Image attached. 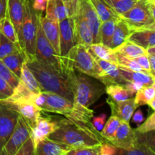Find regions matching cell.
<instances>
[{
	"label": "cell",
	"instance_id": "cell-43",
	"mask_svg": "<svg viewBox=\"0 0 155 155\" xmlns=\"http://www.w3.org/2000/svg\"><path fill=\"white\" fill-rule=\"evenodd\" d=\"M15 155H35V147L31 138H29Z\"/></svg>",
	"mask_w": 155,
	"mask_h": 155
},
{
	"label": "cell",
	"instance_id": "cell-13",
	"mask_svg": "<svg viewBox=\"0 0 155 155\" xmlns=\"http://www.w3.org/2000/svg\"><path fill=\"white\" fill-rule=\"evenodd\" d=\"M59 27V55L62 60L68 57V54L76 45L74 38V19L68 18L58 22Z\"/></svg>",
	"mask_w": 155,
	"mask_h": 155
},
{
	"label": "cell",
	"instance_id": "cell-18",
	"mask_svg": "<svg viewBox=\"0 0 155 155\" xmlns=\"http://www.w3.org/2000/svg\"><path fill=\"white\" fill-rule=\"evenodd\" d=\"M18 36L19 45L21 42V27L24 15V0H8L7 13ZM22 49V48H21Z\"/></svg>",
	"mask_w": 155,
	"mask_h": 155
},
{
	"label": "cell",
	"instance_id": "cell-36",
	"mask_svg": "<svg viewBox=\"0 0 155 155\" xmlns=\"http://www.w3.org/2000/svg\"><path fill=\"white\" fill-rule=\"evenodd\" d=\"M119 16L128 12L138 0H104Z\"/></svg>",
	"mask_w": 155,
	"mask_h": 155
},
{
	"label": "cell",
	"instance_id": "cell-14",
	"mask_svg": "<svg viewBox=\"0 0 155 155\" xmlns=\"http://www.w3.org/2000/svg\"><path fill=\"white\" fill-rule=\"evenodd\" d=\"M94 58L101 71L98 80L101 81L104 86H107L113 84L125 85L127 83L123 78L120 71V68L117 64L101 60L98 58Z\"/></svg>",
	"mask_w": 155,
	"mask_h": 155
},
{
	"label": "cell",
	"instance_id": "cell-4",
	"mask_svg": "<svg viewBox=\"0 0 155 155\" xmlns=\"http://www.w3.org/2000/svg\"><path fill=\"white\" fill-rule=\"evenodd\" d=\"M65 73L74 94V102L89 107L105 93L106 86L101 81L77 71L71 64L66 65Z\"/></svg>",
	"mask_w": 155,
	"mask_h": 155
},
{
	"label": "cell",
	"instance_id": "cell-9",
	"mask_svg": "<svg viewBox=\"0 0 155 155\" xmlns=\"http://www.w3.org/2000/svg\"><path fill=\"white\" fill-rule=\"evenodd\" d=\"M31 127L22 116L19 114L16 127L10 139L0 151V155H15L24 142L30 137Z\"/></svg>",
	"mask_w": 155,
	"mask_h": 155
},
{
	"label": "cell",
	"instance_id": "cell-34",
	"mask_svg": "<svg viewBox=\"0 0 155 155\" xmlns=\"http://www.w3.org/2000/svg\"><path fill=\"white\" fill-rule=\"evenodd\" d=\"M0 32L12 42L20 45L15 27L7 14L2 19L0 20Z\"/></svg>",
	"mask_w": 155,
	"mask_h": 155
},
{
	"label": "cell",
	"instance_id": "cell-55",
	"mask_svg": "<svg viewBox=\"0 0 155 155\" xmlns=\"http://www.w3.org/2000/svg\"><path fill=\"white\" fill-rule=\"evenodd\" d=\"M64 2H67V1H70V0H63Z\"/></svg>",
	"mask_w": 155,
	"mask_h": 155
},
{
	"label": "cell",
	"instance_id": "cell-50",
	"mask_svg": "<svg viewBox=\"0 0 155 155\" xmlns=\"http://www.w3.org/2000/svg\"><path fill=\"white\" fill-rule=\"evenodd\" d=\"M33 7L37 12H43L46 8L48 0H32Z\"/></svg>",
	"mask_w": 155,
	"mask_h": 155
},
{
	"label": "cell",
	"instance_id": "cell-22",
	"mask_svg": "<svg viewBox=\"0 0 155 155\" xmlns=\"http://www.w3.org/2000/svg\"><path fill=\"white\" fill-rule=\"evenodd\" d=\"M145 50L150 47L155 46V30L141 29L133 31L128 39Z\"/></svg>",
	"mask_w": 155,
	"mask_h": 155
},
{
	"label": "cell",
	"instance_id": "cell-41",
	"mask_svg": "<svg viewBox=\"0 0 155 155\" xmlns=\"http://www.w3.org/2000/svg\"><path fill=\"white\" fill-rule=\"evenodd\" d=\"M136 130V132L139 133H146L149 132L154 131L155 130V113L153 112L146 120L141 124Z\"/></svg>",
	"mask_w": 155,
	"mask_h": 155
},
{
	"label": "cell",
	"instance_id": "cell-20",
	"mask_svg": "<svg viewBox=\"0 0 155 155\" xmlns=\"http://www.w3.org/2000/svg\"><path fill=\"white\" fill-rule=\"evenodd\" d=\"M41 27L45 37L50 42L54 51L59 54V27L58 21L42 17H39Z\"/></svg>",
	"mask_w": 155,
	"mask_h": 155
},
{
	"label": "cell",
	"instance_id": "cell-6",
	"mask_svg": "<svg viewBox=\"0 0 155 155\" xmlns=\"http://www.w3.org/2000/svg\"><path fill=\"white\" fill-rule=\"evenodd\" d=\"M24 15L21 27V48L27 56H34L36 32L39 15L42 12H37L33 7L32 0H24Z\"/></svg>",
	"mask_w": 155,
	"mask_h": 155
},
{
	"label": "cell",
	"instance_id": "cell-38",
	"mask_svg": "<svg viewBox=\"0 0 155 155\" xmlns=\"http://www.w3.org/2000/svg\"><path fill=\"white\" fill-rule=\"evenodd\" d=\"M117 54V65L120 68H124V69L130 70L132 71H136V72H144L147 73L142 69L140 65L133 58L126 57L122 54ZM148 74V73H147Z\"/></svg>",
	"mask_w": 155,
	"mask_h": 155
},
{
	"label": "cell",
	"instance_id": "cell-8",
	"mask_svg": "<svg viewBox=\"0 0 155 155\" xmlns=\"http://www.w3.org/2000/svg\"><path fill=\"white\" fill-rule=\"evenodd\" d=\"M34 57L38 61L50 65L57 71L65 73L66 65L64 64L60 55L54 51L47 38L45 37L41 27L40 20L39 21L37 32H36Z\"/></svg>",
	"mask_w": 155,
	"mask_h": 155
},
{
	"label": "cell",
	"instance_id": "cell-24",
	"mask_svg": "<svg viewBox=\"0 0 155 155\" xmlns=\"http://www.w3.org/2000/svg\"><path fill=\"white\" fill-rule=\"evenodd\" d=\"M25 60L26 55L24 51L22 50H18L5 57L2 59V61L15 75L20 79L21 68Z\"/></svg>",
	"mask_w": 155,
	"mask_h": 155
},
{
	"label": "cell",
	"instance_id": "cell-2",
	"mask_svg": "<svg viewBox=\"0 0 155 155\" xmlns=\"http://www.w3.org/2000/svg\"><path fill=\"white\" fill-rule=\"evenodd\" d=\"M34 104L43 112L63 115L68 119L93 127L92 124L93 110L72 102L61 95L52 92H40L36 94Z\"/></svg>",
	"mask_w": 155,
	"mask_h": 155
},
{
	"label": "cell",
	"instance_id": "cell-3",
	"mask_svg": "<svg viewBox=\"0 0 155 155\" xmlns=\"http://www.w3.org/2000/svg\"><path fill=\"white\" fill-rule=\"evenodd\" d=\"M25 63L36 78L42 92L58 94L74 102V94L66 73L57 71L50 65L38 61L34 56L26 57Z\"/></svg>",
	"mask_w": 155,
	"mask_h": 155
},
{
	"label": "cell",
	"instance_id": "cell-23",
	"mask_svg": "<svg viewBox=\"0 0 155 155\" xmlns=\"http://www.w3.org/2000/svg\"><path fill=\"white\" fill-rule=\"evenodd\" d=\"M133 32V31L130 29L128 24L122 18H120L116 21L114 32L113 36H112L110 48L115 49L116 48H117L123 42L128 39L129 36L131 35Z\"/></svg>",
	"mask_w": 155,
	"mask_h": 155
},
{
	"label": "cell",
	"instance_id": "cell-35",
	"mask_svg": "<svg viewBox=\"0 0 155 155\" xmlns=\"http://www.w3.org/2000/svg\"><path fill=\"white\" fill-rule=\"evenodd\" d=\"M114 155H155L154 150L143 145H136L132 148H117Z\"/></svg>",
	"mask_w": 155,
	"mask_h": 155
},
{
	"label": "cell",
	"instance_id": "cell-10",
	"mask_svg": "<svg viewBox=\"0 0 155 155\" xmlns=\"http://www.w3.org/2000/svg\"><path fill=\"white\" fill-rule=\"evenodd\" d=\"M0 102L16 110L21 116L27 120L31 127L42 113V110L34 104V98H12L8 97L6 99L0 101Z\"/></svg>",
	"mask_w": 155,
	"mask_h": 155
},
{
	"label": "cell",
	"instance_id": "cell-11",
	"mask_svg": "<svg viewBox=\"0 0 155 155\" xmlns=\"http://www.w3.org/2000/svg\"><path fill=\"white\" fill-rule=\"evenodd\" d=\"M58 127V116L48 115L42 111L34 125L31 127V138L36 148L39 142L47 139L50 134L55 131Z\"/></svg>",
	"mask_w": 155,
	"mask_h": 155
},
{
	"label": "cell",
	"instance_id": "cell-5",
	"mask_svg": "<svg viewBox=\"0 0 155 155\" xmlns=\"http://www.w3.org/2000/svg\"><path fill=\"white\" fill-rule=\"evenodd\" d=\"M155 0H138L128 12L121 15L133 31L141 29L155 30Z\"/></svg>",
	"mask_w": 155,
	"mask_h": 155
},
{
	"label": "cell",
	"instance_id": "cell-52",
	"mask_svg": "<svg viewBox=\"0 0 155 155\" xmlns=\"http://www.w3.org/2000/svg\"><path fill=\"white\" fill-rule=\"evenodd\" d=\"M8 0H0V20L2 19L7 13Z\"/></svg>",
	"mask_w": 155,
	"mask_h": 155
},
{
	"label": "cell",
	"instance_id": "cell-17",
	"mask_svg": "<svg viewBox=\"0 0 155 155\" xmlns=\"http://www.w3.org/2000/svg\"><path fill=\"white\" fill-rule=\"evenodd\" d=\"M79 7L90 27L93 36V43H99L101 42L99 30L101 21L96 12L89 0H79Z\"/></svg>",
	"mask_w": 155,
	"mask_h": 155
},
{
	"label": "cell",
	"instance_id": "cell-26",
	"mask_svg": "<svg viewBox=\"0 0 155 155\" xmlns=\"http://www.w3.org/2000/svg\"><path fill=\"white\" fill-rule=\"evenodd\" d=\"M120 68V67H119ZM120 71L123 78L127 82H136L143 84L145 86L154 85V77L147 73L136 72L120 68Z\"/></svg>",
	"mask_w": 155,
	"mask_h": 155
},
{
	"label": "cell",
	"instance_id": "cell-47",
	"mask_svg": "<svg viewBox=\"0 0 155 155\" xmlns=\"http://www.w3.org/2000/svg\"><path fill=\"white\" fill-rule=\"evenodd\" d=\"M139 65H140L141 68L147 72L148 74H151L152 75L153 77H154V74H152V71H151V66H150V64H149V61H148V56L146 54L145 55H142V56H139V57L136 58H133Z\"/></svg>",
	"mask_w": 155,
	"mask_h": 155
},
{
	"label": "cell",
	"instance_id": "cell-29",
	"mask_svg": "<svg viewBox=\"0 0 155 155\" xmlns=\"http://www.w3.org/2000/svg\"><path fill=\"white\" fill-rule=\"evenodd\" d=\"M105 93L108 98L114 101H123L133 98V95L129 92L124 85L113 84L106 86Z\"/></svg>",
	"mask_w": 155,
	"mask_h": 155
},
{
	"label": "cell",
	"instance_id": "cell-45",
	"mask_svg": "<svg viewBox=\"0 0 155 155\" xmlns=\"http://www.w3.org/2000/svg\"><path fill=\"white\" fill-rule=\"evenodd\" d=\"M68 18H74L79 11V0H70L64 2Z\"/></svg>",
	"mask_w": 155,
	"mask_h": 155
},
{
	"label": "cell",
	"instance_id": "cell-37",
	"mask_svg": "<svg viewBox=\"0 0 155 155\" xmlns=\"http://www.w3.org/2000/svg\"><path fill=\"white\" fill-rule=\"evenodd\" d=\"M18 50H22L20 45L12 42L0 32V60Z\"/></svg>",
	"mask_w": 155,
	"mask_h": 155
},
{
	"label": "cell",
	"instance_id": "cell-33",
	"mask_svg": "<svg viewBox=\"0 0 155 155\" xmlns=\"http://www.w3.org/2000/svg\"><path fill=\"white\" fill-rule=\"evenodd\" d=\"M120 121L121 120L117 117L111 115L107 123L104 124L102 130L100 132V134L106 142H108L114 137L120 124Z\"/></svg>",
	"mask_w": 155,
	"mask_h": 155
},
{
	"label": "cell",
	"instance_id": "cell-48",
	"mask_svg": "<svg viewBox=\"0 0 155 155\" xmlns=\"http://www.w3.org/2000/svg\"><path fill=\"white\" fill-rule=\"evenodd\" d=\"M117 147L109 142H104L100 145V155H114Z\"/></svg>",
	"mask_w": 155,
	"mask_h": 155
},
{
	"label": "cell",
	"instance_id": "cell-40",
	"mask_svg": "<svg viewBox=\"0 0 155 155\" xmlns=\"http://www.w3.org/2000/svg\"><path fill=\"white\" fill-rule=\"evenodd\" d=\"M100 145L72 148L64 155H100Z\"/></svg>",
	"mask_w": 155,
	"mask_h": 155
},
{
	"label": "cell",
	"instance_id": "cell-51",
	"mask_svg": "<svg viewBox=\"0 0 155 155\" xmlns=\"http://www.w3.org/2000/svg\"><path fill=\"white\" fill-rule=\"evenodd\" d=\"M132 117H133V122L136 123V124H139V123H142L144 120V115L141 110H136L135 113H133Z\"/></svg>",
	"mask_w": 155,
	"mask_h": 155
},
{
	"label": "cell",
	"instance_id": "cell-28",
	"mask_svg": "<svg viewBox=\"0 0 155 155\" xmlns=\"http://www.w3.org/2000/svg\"><path fill=\"white\" fill-rule=\"evenodd\" d=\"M115 53L122 54L130 58H136L146 54V50L130 40H126L120 45L114 49Z\"/></svg>",
	"mask_w": 155,
	"mask_h": 155
},
{
	"label": "cell",
	"instance_id": "cell-39",
	"mask_svg": "<svg viewBox=\"0 0 155 155\" xmlns=\"http://www.w3.org/2000/svg\"><path fill=\"white\" fill-rule=\"evenodd\" d=\"M0 77L4 79L13 89L18 86L20 82V79L5 66L2 60H0Z\"/></svg>",
	"mask_w": 155,
	"mask_h": 155
},
{
	"label": "cell",
	"instance_id": "cell-46",
	"mask_svg": "<svg viewBox=\"0 0 155 155\" xmlns=\"http://www.w3.org/2000/svg\"><path fill=\"white\" fill-rule=\"evenodd\" d=\"M106 119H107V115H106V114H101L98 115V116L93 117H92V126L96 130V131H98L99 133L101 131V130H102L104 124H105Z\"/></svg>",
	"mask_w": 155,
	"mask_h": 155
},
{
	"label": "cell",
	"instance_id": "cell-27",
	"mask_svg": "<svg viewBox=\"0 0 155 155\" xmlns=\"http://www.w3.org/2000/svg\"><path fill=\"white\" fill-rule=\"evenodd\" d=\"M101 22L108 20H118L120 16L104 0H89Z\"/></svg>",
	"mask_w": 155,
	"mask_h": 155
},
{
	"label": "cell",
	"instance_id": "cell-32",
	"mask_svg": "<svg viewBox=\"0 0 155 155\" xmlns=\"http://www.w3.org/2000/svg\"><path fill=\"white\" fill-rule=\"evenodd\" d=\"M134 101L136 107L148 104L155 98V84L152 86H144L142 89L135 94Z\"/></svg>",
	"mask_w": 155,
	"mask_h": 155
},
{
	"label": "cell",
	"instance_id": "cell-31",
	"mask_svg": "<svg viewBox=\"0 0 155 155\" xmlns=\"http://www.w3.org/2000/svg\"><path fill=\"white\" fill-rule=\"evenodd\" d=\"M117 21V20H108V21L101 22V26H100L99 34L101 43L110 48L111 45L112 36L114 32Z\"/></svg>",
	"mask_w": 155,
	"mask_h": 155
},
{
	"label": "cell",
	"instance_id": "cell-7",
	"mask_svg": "<svg viewBox=\"0 0 155 155\" xmlns=\"http://www.w3.org/2000/svg\"><path fill=\"white\" fill-rule=\"evenodd\" d=\"M64 63L65 65L71 64L77 71L97 80L101 72V68L95 58L89 52L88 47L83 45H76L64 60Z\"/></svg>",
	"mask_w": 155,
	"mask_h": 155
},
{
	"label": "cell",
	"instance_id": "cell-19",
	"mask_svg": "<svg viewBox=\"0 0 155 155\" xmlns=\"http://www.w3.org/2000/svg\"><path fill=\"white\" fill-rule=\"evenodd\" d=\"M107 103L110 106L112 115L117 117L121 121L130 123L136 108L134 98H129L123 101H114L107 98Z\"/></svg>",
	"mask_w": 155,
	"mask_h": 155
},
{
	"label": "cell",
	"instance_id": "cell-54",
	"mask_svg": "<svg viewBox=\"0 0 155 155\" xmlns=\"http://www.w3.org/2000/svg\"><path fill=\"white\" fill-rule=\"evenodd\" d=\"M148 105H149V107H151L152 110H154L155 109V98H154V99L151 100V101H150L149 103H148Z\"/></svg>",
	"mask_w": 155,
	"mask_h": 155
},
{
	"label": "cell",
	"instance_id": "cell-42",
	"mask_svg": "<svg viewBox=\"0 0 155 155\" xmlns=\"http://www.w3.org/2000/svg\"><path fill=\"white\" fill-rule=\"evenodd\" d=\"M51 1H52L53 7H54V12H55L58 22L68 18L64 2L63 0H51Z\"/></svg>",
	"mask_w": 155,
	"mask_h": 155
},
{
	"label": "cell",
	"instance_id": "cell-30",
	"mask_svg": "<svg viewBox=\"0 0 155 155\" xmlns=\"http://www.w3.org/2000/svg\"><path fill=\"white\" fill-rule=\"evenodd\" d=\"M20 81L22 82L23 84L33 93H39L40 92H42L36 78L32 74L31 71H30V69L27 67L25 61L23 64L22 68H21Z\"/></svg>",
	"mask_w": 155,
	"mask_h": 155
},
{
	"label": "cell",
	"instance_id": "cell-44",
	"mask_svg": "<svg viewBox=\"0 0 155 155\" xmlns=\"http://www.w3.org/2000/svg\"><path fill=\"white\" fill-rule=\"evenodd\" d=\"M14 89L8 84L7 82L0 77V101L6 99L13 93Z\"/></svg>",
	"mask_w": 155,
	"mask_h": 155
},
{
	"label": "cell",
	"instance_id": "cell-49",
	"mask_svg": "<svg viewBox=\"0 0 155 155\" xmlns=\"http://www.w3.org/2000/svg\"><path fill=\"white\" fill-rule=\"evenodd\" d=\"M125 87L127 90L130 92L133 95H134L138 91L142 89L144 87V85L140 83H136V82H127L125 85Z\"/></svg>",
	"mask_w": 155,
	"mask_h": 155
},
{
	"label": "cell",
	"instance_id": "cell-16",
	"mask_svg": "<svg viewBox=\"0 0 155 155\" xmlns=\"http://www.w3.org/2000/svg\"><path fill=\"white\" fill-rule=\"evenodd\" d=\"M73 19H74V38H75L76 45L78 44L88 47L93 44L92 33L87 21L80 12V7L77 15Z\"/></svg>",
	"mask_w": 155,
	"mask_h": 155
},
{
	"label": "cell",
	"instance_id": "cell-21",
	"mask_svg": "<svg viewBox=\"0 0 155 155\" xmlns=\"http://www.w3.org/2000/svg\"><path fill=\"white\" fill-rule=\"evenodd\" d=\"M71 148L48 138L39 142L35 148V155H64Z\"/></svg>",
	"mask_w": 155,
	"mask_h": 155
},
{
	"label": "cell",
	"instance_id": "cell-15",
	"mask_svg": "<svg viewBox=\"0 0 155 155\" xmlns=\"http://www.w3.org/2000/svg\"><path fill=\"white\" fill-rule=\"evenodd\" d=\"M117 148H129L136 145V132L130 125V123L120 121L114 137L109 141Z\"/></svg>",
	"mask_w": 155,
	"mask_h": 155
},
{
	"label": "cell",
	"instance_id": "cell-1",
	"mask_svg": "<svg viewBox=\"0 0 155 155\" xmlns=\"http://www.w3.org/2000/svg\"><path fill=\"white\" fill-rule=\"evenodd\" d=\"M58 127L48 136V139L67 145L71 149L80 147L100 145L106 142L93 127L58 117Z\"/></svg>",
	"mask_w": 155,
	"mask_h": 155
},
{
	"label": "cell",
	"instance_id": "cell-53",
	"mask_svg": "<svg viewBox=\"0 0 155 155\" xmlns=\"http://www.w3.org/2000/svg\"><path fill=\"white\" fill-rule=\"evenodd\" d=\"M148 56V61H149V64L150 66H151V71H152V74L154 75V72H155V54H146Z\"/></svg>",
	"mask_w": 155,
	"mask_h": 155
},
{
	"label": "cell",
	"instance_id": "cell-12",
	"mask_svg": "<svg viewBox=\"0 0 155 155\" xmlns=\"http://www.w3.org/2000/svg\"><path fill=\"white\" fill-rule=\"evenodd\" d=\"M18 117L16 110L0 102V151L13 133Z\"/></svg>",
	"mask_w": 155,
	"mask_h": 155
},
{
	"label": "cell",
	"instance_id": "cell-25",
	"mask_svg": "<svg viewBox=\"0 0 155 155\" xmlns=\"http://www.w3.org/2000/svg\"><path fill=\"white\" fill-rule=\"evenodd\" d=\"M89 52L95 58L117 64V54L114 49L101 43H93L88 46Z\"/></svg>",
	"mask_w": 155,
	"mask_h": 155
}]
</instances>
